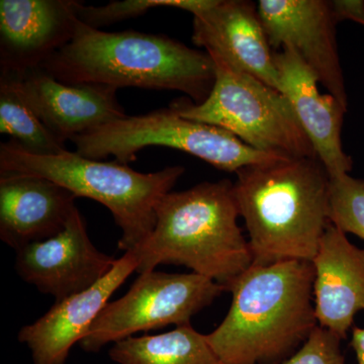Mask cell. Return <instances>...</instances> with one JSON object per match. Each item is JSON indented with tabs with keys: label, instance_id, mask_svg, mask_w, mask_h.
<instances>
[{
	"label": "cell",
	"instance_id": "6da1fadb",
	"mask_svg": "<svg viewBox=\"0 0 364 364\" xmlns=\"http://www.w3.org/2000/svg\"><path fill=\"white\" fill-rule=\"evenodd\" d=\"M311 261L251 265L228 287L229 312L207 335L227 364H282L306 343L318 325Z\"/></svg>",
	"mask_w": 364,
	"mask_h": 364
},
{
	"label": "cell",
	"instance_id": "7a4b0ae2",
	"mask_svg": "<svg viewBox=\"0 0 364 364\" xmlns=\"http://www.w3.org/2000/svg\"><path fill=\"white\" fill-rule=\"evenodd\" d=\"M234 183L253 264L312 262L330 225V176L318 158H282L249 165Z\"/></svg>",
	"mask_w": 364,
	"mask_h": 364
},
{
	"label": "cell",
	"instance_id": "3957f363",
	"mask_svg": "<svg viewBox=\"0 0 364 364\" xmlns=\"http://www.w3.org/2000/svg\"><path fill=\"white\" fill-rule=\"evenodd\" d=\"M64 83L177 90L196 105L215 81L214 60L168 36L104 32L79 21L73 39L41 67Z\"/></svg>",
	"mask_w": 364,
	"mask_h": 364
},
{
	"label": "cell",
	"instance_id": "277c9868",
	"mask_svg": "<svg viewBox=\"0 0 364 364\" xmlns=\"http://www.w3.org/2000/svg\"><path fill=\"white\" fill-rule=\"evenodd\" d=\"M155 217L147 240L132 250L138 260L136 272L181 265L228 291L253 264L250 245L237 222L240 213L229 179L170 191L157 203Z\"/></svg>",
	"mask_w": 364,
	"mask_h": 364
},
{
	"label": "cell",
	"instance_id": "5b68a950",
	"mask_svg": "<svg viewBox=\"0 0 364 364\" xmlns=\"http://www.w3.org/2000/svg\"><path fill=\"white\" fill-rule=\"evenodd\" d=\"M184 173L182 166H169L142 173L127 164L92 160L76 152L58 155L31 154L9 140L0 144V176H32L56 182L77 198H90L111 210L122 237L124 252L142 245L154 229L155 208Z\"/></svg>",
	"mask_w": 364,
	"mask_h": 364
},
{
	"label": "cell",
	"instance_id": "8992f818",
	"mask_svg": "<svg viewBox=\"0 0 364 364\" xmlns=\"http://www.w3.org/2000/svg\"><path fill=\"white\" fill-rule=\"evenodd\" d=\"M213 60L215 81L210 95L200 105L188 98L173 100L170 107L179 116L224 129L260 152L289 159L318 158L280 91Z\"/></svg>",
	"mask_w": 364,
	"mask_h": 364
},
{
	"label": "cell",
	"instance_id": "52a82bcc",
	"mask_svg": "<svg viewBox=\"0 0 364 364\" xmlns=\"http://www.w3.org/2000/svg\"><path fill=\"white\" fill-rule=\"evenodd\" d=\"M70 141L81 156L100 161L112 156L127 165L148 146L183 151L228 172L284 158L254 149L224 129L182 117L171 107L127 116Z\"/></svg>",
	"mask_w": 364,
	"mask_h": 364
},
{
	"label": "cell",
	"instance_id": "ba28073f",
	"mask_svg": "<svg viewBox=\"0 0 364 364\" xmlns=\"http://www.w3.org/2000/svg\"><path fill=\"white\" fill-rule=\"evenodd\" d=\"M226 289L198 273H140L128 293L105 306L81 348L97 353L136 333L191 324V318L212 305Z\"/></svg>",
	"mask_w": 364,
	"mask_h": 364
},
{
	"label": "cell",
	"instance_id": "9c48e42d",
	"mask_svg": "<svg viewBox=\"0 0 364 364\" xmlns=\"http://www.w3.org/2000/svg\"><path fill=\"white\" fill-rule=\"evenodd\" d=\"M261 21L272 50L293 49L328 93L348 107L337 45V21L330 1L260 0Z\"/></svg>",
	"mask_w": 364,
	"mask_h": 364
},
{
	"label": "cell",
	"instance_id": "30bf717a",
	"mask_svg": "<svg viewBox=\"0 0 364 364\" xmlns=\"http://www.w3.org/2000/svg\"><path fill=\"white\" fill-rule=\"evenodd\" d=\"M117 260L93 245L76 208L63 231L16 251V269L23 282L59 301L95 286Z\"/></svg>",
	"mask_w": 364,
	"mask_h": 364
},
{
	"label": "cell",
	"instance_id": "8fae6325",
	"mask_svg": "<svg viewBox=\"0 0 364 364\" xmlns=\"http://www.w3.org/2000/svg\"><path fill=\"white\" fill-rule=\"evenodd\" d=\"M76 0H1L0 75L23 78L68 44L79 23Z\"/></svg>",
	"mask_w": 364,
	"mask_h": 364
},
{
	"label": "cell",
	"instance_id": "7c38bea8",
	"mask_svg": "<svg viewBox=\"0 0 364 364\" xmlns=\"http://www.w3.org/2000/svg\"><path fill=\"white\" fill-rule=\"evenodd\" d=\"M193 42L213 59L249 74L279 91L273 61L257 4L246 0H215L214 6L193 16Z\"/></svg>",
	"mask_w": 364,
	"mask_h": 364
},
{
	"label": "cell",
	"instance_id": "4fadbf2b",
	"mask_svg": "<svg viewBox=\"0 0 364 364\" xmlns=\"http://www.w3.org/2000/svg\"><path fill=\"white\" fill-rule=\"evenodd\" d=\"M138 268L129 251L95 286L62 301L32 324L21 328L18 339L32 352L33 364H65L72 347L80 343L109 299Z\"/></svg>",
	"mask_w": 364,
	"mask_h": 364
},
{
	"label": "cell",
	"instance_id": "5bb4252c",
	"mask_svg": "<svg viewBox=\"0 0 364 364\" xmlns=\"http://www.w3.org/2000/svg\"><path fill=\"white\" fill-rule=\"evenodd\" d=\"M279 91L293 105L299 123L312 143L330 178L348 174L352 158L344 152L341 129L347 109L330 93L318 90L317 76L289 47L273 52Z\"/></svg>",
	"mask_w": 364,
	"mask_h": 364
},
{
	"label": "cell",
	"instance_id": "9a60e30c",
	"mask_svg": "<svg viewBox=\"0 0 364 364\" xmlns=\"http://www.w3.org/2000/svg\"><path fill=\"white\" fill-rule=\"evenodd\" d=\"M21 85L41 121L64 143L128 116L112 86L61 82L43 68L26 73Z\"/></svg>",
	"mask_w": 364,
	"mask_h": 364
},
{
	"label": "cell",
	"instance_id": "2e32d148",
	"mask_svg": "<svg viewBox=\"0 0 364 364\" xmlns=\"http://www.w3.org/2000/svg\"><path fill=\"white\" fill-rule=\"evenodd\" d=\"M77 196L56 182L32 176H0V239L20 249L65 229Z\"/></svg>",
	"mask_w": 364,
	"mask_h": 364
},
{
	"label": "cell",
	"instance_id": "e0dca14e",
	"mask_svg": "<svg viewBox=\"0 0 364 364\" xmlns=\"http://www.w3.org/2000/svg\"><path fill=\"white\" fill-rule=\"evenodd\" d=\"M312 263L318 324L346 339L354 317L364 310V249L330 223Z\"/></svg>",
	"mask_w": 364,
	"mask_h": 364
},
{
	"label": "cell",
	"instance_id": "ac0fdd59",
	"mask_svg": "<svg viewBox=\"0 0 364 364\" xmlns=\"http://www.w3.org/2000/svg\"><path fill=\"white\" fill-rule=\"evenodd\" d=\"M109 358L117 364H227L191 324L157 335L132 336L112 345Z\"/></svg>",
	"mask_w": 364,
	"mask_h": 364
},
{
	"label": "cell",
	"instance_id": "d6986e66",
	"mask_svg": "<svg viewBox=\"0 0 364 364\" xmlns=\"http://www.w3.org/2000/svg\"><path fill=\"white\" fill-rule=\"evenodd\" d=\"M0 133L31 154L50 156L67 150L28 105L21 78L14 76L0 75Z\"/></svg>",
	"mask_w": 364,
	"mask_h": 364
},
{
	"label": "cell",
	"instance_id": "ffe728a7",
	"mask_svg": "<svg viewBox=\"0 0 364 364\" xmlns=\"http://www.w3.org/2000/svg\"><path fill=\"white\" fill-rule=\"evenodd\" d=\"M215 2V0H126L111 1L100 6H85L80 2L77 16L81 23L100 30L104 26L142 16L150 9L158 7L183 9L196 16L214 6Z\"/></svg>",
	"mask_w": 364,
	"mask_h": 364
},
{
	"label": "cell",
	"instance_id": "44dd1931",
	"mask_svg": "<svg viewBox=\"0 0 364 364\" xmlns=\"http://www.w3.org/2000/svg\"><path fill=\"white\" fill-rule=\"evenodd\" d=\"M329 221L364 240V179L349 174L330 178Z\"/></svg>",
	"mask_w": 364,
	"mask_h": 364
},
{
	"label": "cell",
	"instance_id": "7402d4cb",
	"mask_svg": "<svg viewBox=\"0 0 364 364\" xmlns=\"http://www.w3.org/2000/svg\"><path fill=\"white\" fill-rule=\"evenodd\" d=\"M338 335L317 326L310 338L282 364H345Z\"/></svg>",
	"mask_w": 364,
	"mask_h": 364
},
{
	"label": "cell",
	"instance_id": "603a6c76",
	"mask_svg": "<svg viewBox=\"0 0 364 364\" xmlns=\"http://www.w3.org/2000/svg\"><path fill=\"white\" fill-rule=\"evenodd\" d=\"M333 16L337 23L343 21H355L364 26V1L360 0H335L330 1Z\"/></svg>",
	"mask_w": 364,
	"mask_h": 364
},
{
	"label": "cell",
	"instance_id": "cb8c5ba5",
	"mask_svg": "<svg viewBox=\"0 0 364 364\" xmlns=\"http://www.w3.org/2000/svg\"><path fill=\"white\" fill-rule=\"evenodd\" d=\"M350 344L355 352L358 363L364 364V328H353Z\"/></svg>",
	"mask_w": 364,
	"mask_h": 364
}]
</instances>
